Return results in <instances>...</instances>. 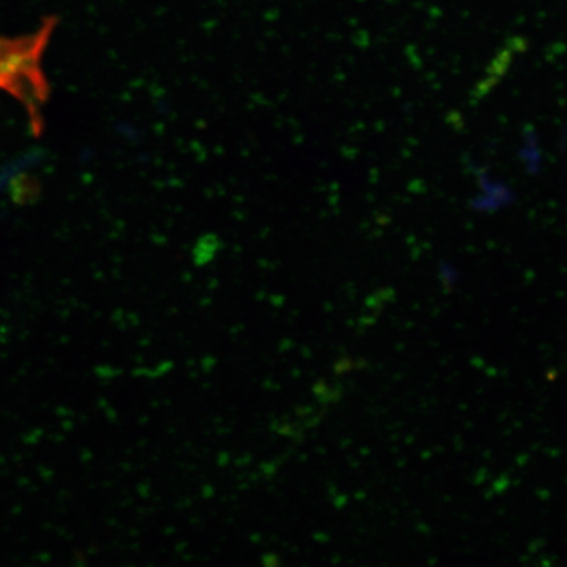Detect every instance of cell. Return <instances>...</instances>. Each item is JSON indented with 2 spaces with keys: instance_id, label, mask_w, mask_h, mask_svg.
I'll return each instance as SVG.
<instances>
[{
  "instance_id": "6da1fadb",
  "label": "cell",
  "mask_w": 567,
  "mask_h": 567,
  "mask_svg": "<svg viewBox=\"0 0 567 567\" xmlns=\"http://www.w3.org/2000/svg\"><path fill=\"white\" fill-rule=\"evenodd\" d=\"M0 89L9 92L21 105H24L30 115L32 132L35 137H39L44 125L42 105L51 95V87L42 73L41 63L0 69Z\"/></svg>"
},
{
  "instance_id": "7a4b0ae2",
  "label": "cell",
  "mask_w": 567,
  "mask_h": 567,
  "mask_svg": "<svg viewBox=\"0 0 567 567\" xmlns=\"http://www.w3.org/2000/svg\"><path fill=\"white\" fill-rule=\"evenodd\" d=\"M10 194L12 200L18 204L32 203L40 194L39 182L27 174L13 176L10 182Z\"/></svg>"
}]
</instances>
